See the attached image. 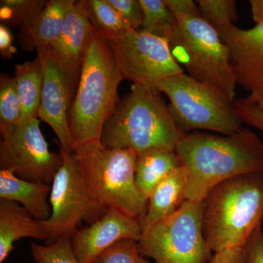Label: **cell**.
I'll return each mask as SVG.
<instances>
[{
	"label": "cell",
	"mask_w": 263,
	"mask_h": 263,
	"mask_svg": "<svg viewBox=\"0 0 263 263\" xmlns=\"http://www.w3.org/2000/svg\"><path fill=\"white\" fill-rule=\"evenodd\" d=\"M175 152L186 174V199L191 201H203L226 180L263 171V143L245 127L226 136L183 134Z\"/></svg>",
	"instance_id": "6da1fadb"
},
{
	"label": "cell",
	"mask_w": 263,
	"mask_h": 263,
	"mask_svg": "<svg viewBox=\"0 0 263 263\" xmlns=\"http://www.w3.org/2000/svg\"><path fill=\"white\" fill-rule=\"evenodd\" d=\"M123 79L110 41L95 29L69 112L74 148L101 141L104 127L117 108L118 89Z\"/></svg>",
	"instance_id": "7a4b0ae2"
},
{
	"label": "cell",
	"mask_w": 263,
	"mask_h": 263,
	"mask_svg": "<svg viewBox=\"0 0 263 263\" xmlns=\"http://www.w3.org/2000/svg\"><path fill=\"white\" fill-rule=\"evenodd\" d=\"M202 202L204 235L212 252L243 248L263 220V171L223 181Z\"/></svg>",
	"instance_id": "3957f363"
},
{
	"label": "cell",
	"mask_w": 263,
	"mask_h": 263,
	"mask_svg": "<svg viewBox=\"0 0 263 263\" xmlns=\"http://www.w3.org/2000/svg\"><path fill=\"white\" fill-rule=\"evenodd\" d=\"M183 133L160 92L133 84L104 127L101 142L139 155L154 149H176Z\"/></svg>",
	"instance_id": "277c9868"
},
{
	"label": "cell",
	"mask_w": 263,
	"mask_h": 263,
	"mask_svg": "<svg viewBox=\"0 0 263 263\" xmlns=\"http://www.w3.org/2000/svg\"><path fill=\"white\" fill-rule=\"evenodd\" d=\"M72 155L95 200L105 210L119 211L141 224L148 200L137 186L136 152L99 141L75 147Z\"/></svg>",
	"instance_id": "5b68a950"
},
{
	"label": "cell",
	"mask_w": 263,
	"mask_h": 263,
	"mask_svg": "<svg viewBox=\"0 0 263 263\" xmlns=\"http://www.w3.org/2000/svg\"><path fill=\"white\" fill-rule=\"evenodd\" d=\"M178 28L170 43L178 63L195 80L214 88L235 101V78L229 48L200 11L176 18Z\"/></svg>",
	"instance_id": "8992f818"
},
{
	"label": "cell",
	"mask_w": 263,
	"mask_h": 263,
	"mask_svg": "<svg viewBox=\"0 0 263 263\" xmlns=\"http://www.w3.org/2000/svg\"><path fill=\"white\" fill-rule=\"evenodd\" d=\"M170 113L183 134L202 129L231 135L243 126L234 101L208 85L181 73L162 81Z\"/></svg>",
	"instance_id": "52a82bcc"
},
{
	"label": "cell",
	"mask_w": 263,
	"mask_h": 263,
	"mask_svg": "<svg viewBox=\"0 0 263 263\" xmlns=\"http://www.w3.org/2000/svg\"><path fill=\"white\" fill-rule=\"evenodd\" d=\"M203 202L186 200L171 216L143 232L138 240L142 255L156 263H205L211 250L202 223Z\"/></svg>",
	"instance_id": "ba28073f"
},
{
	"label": "cell",
	"mask_w": 263,
	"mask_h": 263,
	"mask_svg": "<svg viewBox=\"0 0 263 263\" xmlns=\"http://www.w3.org/2000/svg\"><path fill=\"white\" fill-rule=\"evenodd\" d=\"M60 154L62 163L51 184V215L44 221L49 235L47 243L70 237L83 221L91 224L106 211L90 193L72 152L60 148Z\"/></svg>",
	"instance_id": "9c48e42d"
},
{
	"label": "cell",
	"mask_w": 263,
	"mask_h": 263,
	"mask_svg": "<svg viewBox=\"0 0 263 263\" xmlns=\"http://www.w3.org/2000/svg\"><path fill=\"white\" fill-rule=\"evenodd\" d=\"M124 79L160 92V83L183 73L167 41L133 29L108 39ZM161 93V92H160Z\"/></svg>",
	"instance_id": "30bf717a"
},
{
	"label": "cell",
	"mask_w": 263,
	"mask_h": 263,
	"mask_svg": "<svg viewBox=\"0 0 263 263\" xmlns=\"http://www.w3.org/2000/svg\"><path fill=\"white\" fill-rule=\"evenodd\" d=\"M38 118L22 119L3 135L0 145V167L21 179L51 184L62 163L61 154L49 149Z\"/></svg>",
	"instance_id": "8fae6325"
},
{
	"label": "cell",
	"mask_w": 263,
	"mask_h": 263,
	"mask_svg": "<svg viewBox=\"0 0 263 263\" xmlns=\"http://www.w3.org/2000/svg\"><path fill=\"white\" fill-rule=\"evenodd\" d=\"M37 52L43 70L38 119L53 129L60 148L72 152L74 143L68 115L77 91L81 70H72L62 65L48 48H40Z\"/></svg>",
	"instance_id": "7c38bea8"
},
{
	"label": "cell",
	"mask_w": 263,
	"mask_h": 263,
	"mask_svg": "<svg viewBox=\"0 0 263 263\" xmlns=\"http://www.w3.org/2000/svg\"><path fill=\"white\" fill-rule=\"evenodd\" d=\"M143 234L141 222L114 209L105 213L89 226L70 235L72 250L81 263H95L99 256L120 240L138 241Z\"/></svg>",
	"instance_id": "4fadbf2b"
},
{
	"label": "cell",
	"mask_w": 263,
	"mask_h": 263,
	"mask_svg": "<svg viewBox=\"0 0 263 263\" xmlns=\"http://www.w3.org/2000/svg\"><path fill=\"white\" fill-rule=\"evenodd\" d=\"M220 37L229 48L237 84L248 91L263 82V23L249 29L233 25Z\"/></svg>",
	"instance_id": "5bb4252c"
},
{
	"label": "cell",
	"mask_w": 263,
	"mask_h": 263,
	"mask_svg": "<svg viewBox=\"0 0 263 263\" xmlns=\"http://www.w3.org/2000/svg\"><path fill=\"white\" fill-rule=\"evenodd\" d=\"M94 30L86 0L76 1L66 17L61 33L48 48L62 65L81 70Z\"/></svg>",
	"instance_id": "9a60e30c"
},
{
	"label": "cell",
	"mask_w": 263,
	"mask_h": 263,
	"mask_svg": "<svg viewBox=\"0 0 263 263\" xmlns=\"http://www.w3.org/2000/svg\"><path fill=\"white\" fill-rule=\"evenodd\" d=\"M75 3V0L48 1L30 22L21 27L18 41L24 51L49 47L61 33L66 17Z\"/></svg>",
	"instance_id": "2e32d148"
},
{
	"label": "cell",
	"mask_w": 263,
	"mask_h": 263,
	"mask_svg": "<svg viewBox=\"0 0 263 263\" xmlns=\"http://www.w3.org/2000/svg\"><path fill=\"white\" fill-rule=\"evenodd\" d=\"M25 238L47 241L45 221L33 217L17 202L0 200V263L14 249L15 242Z\"/></svg>",
	"instance_id": "e0dca14e"
},
{
	"label": "cell",
	"mask_w": 263,
	"mask_h": 263,
	"mask_svg": "<svg viewBox=\"0 0 263 263\" xmlns=\"http://www.w3.org/2000/svg\"><path fill=\"white\" fill-rule=\"evenodd\" d=\"M51 184L27 181L0 170V200L17 202L37 220H48L51 215Z\"/></svg>",
	"instance_id": "ac0fdd59"
},
{
	"label": "cell",
	"mask_w": 263,
	"mask_h": 263,
	"mask_svg": "<svg viewBox=\"0 0 263 263\" xmlns=\"http://www.w3.org/2000/svg\"><path fill=\"white\" fill-rule=\"evenodd\" d=\"M186 178L181 166L174 170L155 189L141 221L143 232L176 212L186 199Z\"/></svg>",
	"instance_id": "d6986e66"
},
{
	"label": "cell",
	"mask_w": 263,
	"mask_h": 263,
	"mask_svg": "<svg viewBox=\"0 0 263 263\" xmlns=\"http://www.w3.org/2000/svg\"><path fill=\"white\" fill-rule=\"evenodd\" d=\"M179 166L174 150L154 149L141 154L136 161L137 186L148 200L157 185Z\"/></svg>",
	"instance_id": "ffe728a7"
},
{
	"label": "cell",
	"mask_w": 263,
	"mask_h": 263,
	"mask_svg": "<svg viewBox=\"0 0 263 263\" xmlns=\"http://www.w3.org/2000/svg\"><path fill=\"white\" fill-rule=\"evenodd\" d=\"M14 79L22 108L21 120L38 118L43 84V66L39 57L15 66Z\"/></svg>",
	"instance_id": "44dd1931"
},
{
	"label": "cell",
	"mask_w": 263,
	"mask_h": 263,
	"mask_svg": "<svg viewBox=\"0 0 263 263\" xmlns=\"http://www.w3.org/2000/svg\"><path fill=\"white\" fill-rule=\"evenodd\" d=\"M140 1L143 13V22L140 31L162 38L170 44L177 30L178 21L164 0Z\"/></svg>",
	"instance_id": "7402d4cb"
},
{
	"label": "cell",
	"mask_w": 263,
	"mask_h": 263,
	"mask_svg": "<svg viewBox=\"0 0 263 263\" xmlns=\"http://www.w3.org/2000/svg\"><path fill=\"white\" fill-rule=\"evenodd\" d=\"M86 8L94 28L108 39L133 30L108 0H86Z\"/></svg>",
	"instance_id": "603a6c76"
},
{
	"label": "cell",
	"mask_w": 263,
	"mask_h": 263,
	"mask_svg": "<svg viewBox=\"0 0 263 263\" xmlns=\"http://www.w3.org/2000/svg\"><path fill=\"white\" fill-rule=\"evenodd\" d=\"M22 119L14 78L8 74L0 75V131L2 136L14 129Z\"/></svg>",
	"instance_id": "cb8c5ba5"
},
{
	"label": "cell",
	"mask_w": 263,
	"mask_h": 263,
	"mask_svg": "<svg viewBox=\"0 0 263 263\" xmlns=\"http://www.w3.org/2000/svg\"><path fill=\"white\" fill-rule=\"evenodd\" d=\"M200 15L217 31L219 35L238 21L235 0H197Z\"/></svg>",
	"instance_id": "d4e9b609"
},
{
	"label": "cell",
	"mask_w": 263,
	"mask_h": 263,
	"mask_svg": "<svg viewBox=\"0 0 263 263\" xmlns=\"http://www.w3.org/2000/svg\"><path fill=\"white\" fill-rule=\"evenodd\" d=\"M46 0H2L0 18L2 22L23 27L44 8Z\"/></svg>",
	"instance_id": "484cf974"
},
{
	"label": "cell",
	"mask_w": 263,
	"mask_h": 263,
	"mask_svg": "<svg viewBox=\"0 0 263 263\" xmlns=\"http://www.w3.org/2000/svg\"><path fill=\"white\" fill-rule=\"evenodd\" d=\"M30 250L36 263H81L72 250L70 236L61 237L46 245L32 243Z\"/></svg>",
	"instance_id": "4316f807"
},
{
	"label": "cell",
	"mask_w": 263,
	"mask_h": 263,
	"mask_svg": "<svg viewBox=\"0 0 263 263\" xmlns=\"http://www.w3.org/2000/svg\"><path fill=\"white\" fill-rule=\"evenodd\" d=\"M95 263H152L142 255L138 241L122 240L106 249Z\"/></svg>",
	"instance_id": "83f0119b"
},
{
	"label": "cell",
	"mask_w": 263,
	"mask_h": 263,
	"mask_svg": "<svg viewBox=\"0 0 263 263\" xmlns=\"http://www.w3.org/2000/svg\"><path fill=\"white\" fill-rule=\"evenodd\" d=\"M123 18L127 21L132 29L140 31L143 22V8L140 0H108Z\"/></svg>",
	"instance_id": "f1b7e54d"
},
{
	"label": "cell",
	"mask_w": 263,
	"mask_h": 263,
	"mask_svg": "<svg viewBox=\"0 0 263 263\" xmlns=\"http://www.w3.org/2000/svg\"><path fill=\"white\" fill-rule=\"evenodd\" d=\"M235 108L243 123L263 132V110L250 104L245 98L234 101Z\"/></svg>",
	"instance_id": "f546056e"
},
{
	"label": "cell",
	"mask_w": 263,
	"mask_h": 263,
	"mask_svg": "<svg viewBox=\"0 0 263 263\" xmlns=\"http://www.w3.org/2000/svg\"><path fill=\"white\" fill-rule=\"evenodd\" d=\"M245 263H263V230L259 224L249 237L245 247Z\"/></svg>",
	"instance_id": "4dcf8cb0"
},
{
	"label": "cell",
	"mask_w": 263,
	"mask_h": 263,
	"mask_svg": "<svg viewBox=\"0 0 263 263\" xmlns=\"http://www.w3.org/2000/svg\"><path fill=\"white\" fill-rule=\"evenodd\" d=\"M209 263H245L243 248L226 249L215 252Z\"/></svg>",
	"instance_id": "1f68e13d"
},
{
	"label": "cell",
	"mask_w": 263,
	"mask_h": 263,
	"mask_svg": "<svg viewBox=\"0 0 263 263\" xmlns=\"http://www.w3.org/2000/svg\"><path fill=\"white\" fill-rule=\"evenodd\" d=\"M164 2L176 18L200 11L196 2L193 0H164Z\"/></svg>",
	"instance_id": "d6a6232c"
},
{
	"label": "cell",
	"mask_w": 263,
	"mask_h": 263,
	"mask_svg": "<svg viewBox=\"0 0 263 263\" xmlns=\"http://www.w3.org/2000/svg\"><path fill=\"white\" fill-rule=\"evenodd\" d=\"M13 37L9 28L5 25L0 26V53L3 58L11 59L16 53V48L13 45Z\"/></svg>",
	"instance_id": "836d02e7"
},
{
	"label": "cell",
	"mask_w": 263,
	"mask_h": 263,
	"mask_svg": "<svg viewBox=\"0 0 263 263\" xmlns=\"http://www.w3.org/2000/svg\"><path fill=\"white\" fill-rule=\"evenodd\" d=\"M245 99L248 103L263 110V82L249 91V95Z\"/></svg>",
	"instance_id": "e575fe53"
},
{
	"label": "cell",
	"mask_w": 263,
	"mask_h": 263,
	"mask_svg": "<svg viewBox=\"0 0 263 263\" xmlns=\"http://www.w3.org/2000/svg\"><path fill=\"white\" fill-rule=\"evenodd\" d=\"M251 13L256 24L263 23V0H250Z\"/></svg>",
	"instance_id": "d590c367"
}]
</instances>
